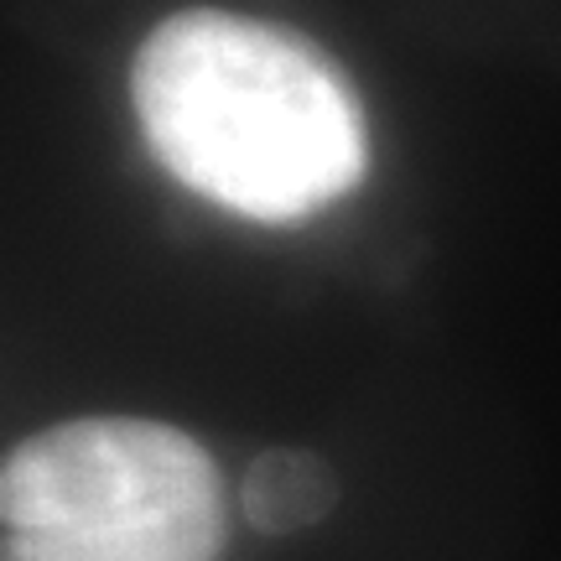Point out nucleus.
Returning <instances> with one entry per match:
<instances>
[{
	"label": "nucleus",
	"mask_w": 561,
	"mask_h": 561,
	"mask_svg": "<svg viewBox=\"0 0 561 561\" xmlns=\"http://www.w3.org/2000/svg\"><path fill=\"white\" fill-rule=\"evenodd\" d=\"M130 104L172 178L255 224H301L369 167L364 104L307 37L229 11H182L140 42Z\"/></svg>",
	"instance_id": "nucleus-1"
},
{
	"label": "nucleus",
	"mask_w": 561,
	"mask_h": 561,
	"mask_svg": "<svg viewBox=\"0 0 561 561\" xmlns=\"http://www.w3.org/2000/svg\"><path fill=\"white\" fill-rule=\"evenodd\" d=\"M5 561H219L224 483L198 442L136 416L62 421L0 462Z\"/></svg>",
	"instance_id": "nucleus-2"
},
{
	"label": "nucleus",
	"mask_w": 561,
	"mask_h": 561,
	"mask_svg": "<svg viewBox=\"0 0 561 561\" xmlns=\"http://www.w3.org/2000/svg\"><path fill=\"white\" fill-rule=\"evenodd\" d=\"M333 510V473L318 453L307 447H276L255 458L250 479H244V515L265 536H286V530H307Z\"/></svg>",
	"instance_id": "nucleus-3"
}]
</instances>
